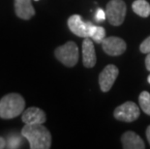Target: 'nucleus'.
Wrapping results in <instances>:
<instances>
[{
    "instance_id": "nucleus-1",
    "label": "nucleus",
    "mask_w": 150,
    "mask_h": 149,
    "mask_svg": "<svg viewBox=\"0 0 150 149\" xmlns=\"http://www.w3.org/2000/svg\"><path fill=\"white\" fill-rule=\"evenodd\" d=\"M21 135L28 141L31 149H49L52 146V135L43 124H25Z\"/></svg>"
},
{
    "instance_id": "nucleus-2",
    "label": "nucleus",
    "mask_w": 150,
    "mask_h": 149,
    "mask_svg": "<svg viewBox=\"0 0 150 149\" xmlns=\"http://www.w3.org/2000/svg\"><path fill=\"white\" fill-rule=\"evenodd\" d=\"M25 101L18 93L7 94L0 100V117L3 119H12L24 112Z\"/></svg>"
},
{
    "instance_id": "nucleus-3",
    "label": "nucleus",
    "mask_w": 150,
    "mask_h": 149,
    "mask_svg": "<svg viewBox=\"0 0 150 149\" xmlns=\"http://www.w3.org/2000/svg\"><path fill=\"white\" fill-rule=\"evenodd\" d=\"M55 57L67 67H73L79 61V47L75 42H67L58 47L54 52Z\"/></svg>"
},
{
    "instance_id": "nucleus-4",
    "label": "nucleus",
    "mask_w": 150,
    "mask_h": 149,
    "mask_svg": "<svg viewBox=\"0 0 150 149\" xmlns=\"http://www.w3.org/2000/svg\"><path fill=\"white\" fill-rule=\"evenodd\" d=\"M126 13L127 7L123 0H110L107 4V20L113 26H119L123 23Z\"/></svg>"
},
{
    "instance_id": "nucleus-5",
    "label": "nucleus",
    "mask_w": 150,
    "mask_h": 149,
    "mask_svg": "<svg viewBox=\"0 0 150 149\" xmlns=\"http://www.w3.org/2000/svg\"><path fill=\"white\" fill-rule=\"evenodd\" d=\"M139 109L135 103L126 102L114 109L113 115L117 120L124 122H133L139 118Z\"/></svg>"
},
{
    "instance_id": "nucleus-6",
    "label": "nucleus",
    "mask_w": 150,
    "mask_h": 149,
    "mask_svg": "<svg viewBox=\"0 0 150 149\" xmlns=\"http://www.w3.org/2000/svg\"><path fill=\"white\" fill-rule=\"evenodd\" d=\"M101 45L104 52L110 56H117L123 54L127 47L125 41L115 36L106 37Z\"/></svg>"
},
{
    "instance_id": "nucleus-7",
    "label": "nucleus",
    "mask_w": 150,
    "mask_h": 149,
    "mask_svg": "<svg viewBox=\"0 0 150 149\" xmlns=\"http://www.w3.org/2000/svg\"><path fill=\"white\" fill-rule=\"evenodd\" d=\"M119 75V70L115 65L110 64L104 68L99 75V84L103 92H108L111 89L113 83Z\"/></svg>"
},
{
    "instance_id": "nucleus-8",
    "label": "nucleus",
    "mask_w": 150,
    "mask_h": 149,
    "mask_svg": "<svg viewBox=\"0 0 150 149\" xmlns=\"http://www.w3.org/2000/svg\"><path fill=\"white\" fill-rule=\"evenodd\" d=\"M90 24V21H84L79 15H73L68 18L69 29L79 37H88Z\"/></svg>"
},
{
    "instance_id": "nucleus-9",
    "label": "nucleus",
    "mask_w": 150,
    "mask_h": 149,
    "mask_svg": "<svg viewBox=\"0 0 150 149\" xmlns=\"http://www.w3.org/2000/svg\"><path fill=\"white\" fill-rule=\"evenodd\" d=\"M96 61L97 58L93 40L86 37L82 42V63L86 68H93L96 64Z\"/></svg>"
},
{
    "instance_id": "nucleus-10",
    "label": "nucleus",
    "mask_w": 150,
    "mask_h": 149,
    "mask_svg": "<svg viewBox=\"0 0 150 149\" xmlns=\"http://www.w3.org/2000/svg\"><path fill=\"white\" fill-rule=\"evenodd\" d=\"M24 124H44L47 120L46 113L39 107H32L25 109L21 116Z\"/></svg>"
},
{
    "instance_id": "nucleus-11",
    "label": "nucleus",
    "mask_w": 150,
    "mask_h": 149,
    "mask_svg": "<svg viewBox=\"0 0 150 149\" xmlns=\"http://www.w3.org/2000/svg\"><path fill=\"white\" fill-rule=\"evenodd\" d=\"M15 11L21 20H30L35 15L32 0H15Z\"/></svg>"
},
{
    "instance_id": "nucleus-12",
    "label": "nucleus",
    "mask_w": 150,
    "mask_h": 149,
    "mask_svg": "<svg viewBox=\"0 0 150 149\" xmlns=\"http://www.w3.org/2000/svg\"><path fill=\"white\" fill-rule=\"evenodd\" d=\"M121 142H122L124 149H144L145 145L142 138L135 132L128 131L124 133L121 137Z\"/></svg>"
},
{
    "instance_id": "nucleus-13",
    "label": "nucleus",
    "mask_w": 150,
    "mask_h": 149,
    "mask_svg": "<svg viewBox=\"0 0 150 149\" xmlns=\"http://www.w3.org/2000/svg\"><path fill=\"white\" fill-rule=\"evenodd\" d=\"M135 14L142 18H147L150 16V4L146 0H136L132 4Z\"/></svg>"
},
{
    "instance_id": "nucleus-14",
    "label": "nucleus",
    "mask_w": 150,
    "mask_h": 149,
    "mask_svg": "<svg viewBox=\"0 0 150 149\" xmlns=\"http://www.w3.org/2000/svg\"><path fill=\"white\" fill-rule=\"evenodd\" d=\"M89 38H91L94 42L98 44H102L104 39L106 38V30L104 27L99 26V25H95L91 23L90 27H89Z\"/></svg>"
},
{
    "instance_id": "nucleus-15",
    "label": "nucleus",
    "mask_w": 150,
    "mask_h": 149,
    "mask_svg": "<svg viewBox=\"0 0 150 149\" xmlns=\"http://www.w3.org/2000/svg\"><path fill=\"white\" fill-rule=\"evenodd\" d=\"M139 107L143 112L150 115V93L147 91H142L139 97Z\"/></svg>"
},
{
    "instance_id": "nucleus-16",
    "label": "nucleus",
    "mask_w": 150,
    "mask_h": 149,
    "mask_svg": "<svg viewBox=\"0 0 150 149\" xmlns=\"http://www.w3.org/2000/svg\"><path fill=\"white\" fill-rule=\"evenodd\" d=\"M24 137L21 135L18 134H11L9 135L8 138L6 139V148H20L22 144V141H23Z\"/></svg>"
},
{
    "instance_id": "nucleus-17",
    "label": "nucleus",
    "mask_w": 150,
    "mask_h": 149,
    "mask_svg": "<svg viewBox=\"0 0 150 149\" xmlns=\"http://www.w3.org/2000/svg\"><path fill=\"white\" fill-rule=\"evenodd\" d=\"M139 50H140V52H142V53L150 52V36H148L142 44H140Z\"/></svg>"
},
{
    "instance_id": "nucleus-18",
    "label": "nucleus",
    "mask_w": 150,
    "mask_h": 149,
    "mask_svg": "<svg viewBox=\"0 0 150 149\" xmlns=\"http://www.w3.org/2000/svg\"><path fill=\"white\" fill-rule=\"evenodd\" d=\"M95 18L98 21H103L107 18V14L106 11H104L103 9H98L96 11V15H95Z\"/></svg>"
},
{
    "instance_id": "nucleus-19",
    "label": "nucleus",
    "mask_w": 150,
    "mask_h": 149,
    "mask_svg": "<svg viewBox=\"0 0 150 149\" xmlns=\"http://www.w3.org/2000/svg\"><path fill=\"white\" fill-rule=\"evenodd\" d=\"M145 67L150 72V52L147 53V56L145 58Z\"/></svg>"
},
{
    "instance_id": "nucleus-20",
    "label": "nucleus",
    "mask_w": 150,
    "mask_h": 149,
    "mask_svg": "<svg viewBox=\"0 0 150 149\" xmlns=\"http://www.w3.org/2000/svg\"><path fill=\"white\" fill-rule=\"evenodd\" d=\"M6 139L4 138L0 137V149H3V148H6Z\"/></svg>"
},
{
    "instance_id": "nucleus-21",
    "label": "nucleus",
    "mask_w": 150,
    "mask_h": 149,
    "mask_svg": "<svg viewBox=\"0 0 150 149\" xmlns=\"http://www.w3.org/2000/svg\"><path fill=\"white\" fill-rule=\"evenodd\" d=\"M146 138H147V141L150 144V126H148L147 129H146Z\"/></svg>"
},
{
    "instance_id": "nucleus-22",
    "label": "nucleus",
    "mask_w": 150,
    "mask_h": 149,
    "mask_svg": "<svg viewBox=\"0 0 150 149\" xmlns=\"http://www.w3.org/2000/svg\"><path fill=\"white\" fill-rule=\"evenodd\" d=\"M147 81H148L149 83H150V75L148 76V78H147Z\"/></svg>"
},
{
    "instance_id": "nucleus-23",
    "label": "nucleus",
    "mask_w": 150,
    "mask_h": 149,
    "mask_svg": "<svg viewBox=\"0 0 150 149\" xmlns=\"http://www.w3.org/2000/svg\"><path fill=\"white\" fill-rule=\"evenodd\" d=\"M35 1H39V0H35Z\"/></svg>"
}]
</instances>
